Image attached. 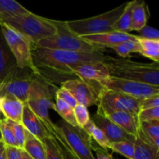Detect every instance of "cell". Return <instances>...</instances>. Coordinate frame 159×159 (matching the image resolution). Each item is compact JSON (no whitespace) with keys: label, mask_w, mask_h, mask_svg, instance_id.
<instances>
[{"label":"cell","mask_w":159,"mask_h":159,"mask_svg":"<svg viewBox=\"0 0 159 159\" xmlns=\"http://www.w3.org/2000/svg\"><path fill=\"white\" fill-rule=\"evenodd\" d=\"M24 150L30 156L34 159H46V154L43 144L26 130Z\"/></svg>","instance_id":"7402d4cb"},{"label":"cell","mask_w":159,"mask_h":159,"mask_svg":"<svg viewBox=\"0 0 159 159\" xmlns=\"http://www.w3.org/2000/svg\"><path fill=\"white\" fill-rule=\"evenodd\" d=\"M148 21L147 12L144 1L135 0L131 12L130 31H139L146 26Z\"/></svg>","instance_id":"44dd1931"},{"label":"cell","mask_w":159,"mask_h":159,"mask_svg":"<svg viewBox=\"0 0 159 159\" xmlns=\"http://www.w3.org/2000/svg\"><path fill=\"white\" fill-rule=\"evenodd\" d=\"M110 77L136 81L159 86L158 63H141L109 56L104 62Z\"/></svg>","instance_id":"7a4b0ae2"},{"label":"cell","mask_w":159,"mask_h":159,"mask_svg":"<svg viewBox=\"0 0 159 159\" xmlns=\"http://www.w3.org/2000/svg\"><path fill=\"white\" fill-rule=\"evenodd\" d=\"M88 43L94 45L96 48L101 50L107 48L111 45L117 44L128 40H137L138 37L134 34H127V33L116 32V31H111V32L103 33V34H93V35H87L81 37Z\"/></svg>","instance_id":"2e32d148"},{"label":"cell","mask_w":159,"mask_h":159,"mask_svg":"<svg viewBox=\"0 0 159 159\" xmlns=\"http://www.w3.org/2000/svg\"><path fill=\"white\" fill-rule=\"evenodd\" d=\"M0 133H1L2 141L6 146L9 147H17L10 120L3 118L0 119Z\"/></svg>","instance_id":"f546056e"},{"label":"cell","mask_w":159,"mask_h":159,"mask_svg":"<svg viewBox=\"0 0 159 159\" xmlns=\"http://www.w3.org/2000/svg\"><path fill=\"white\" fill-rule=\"evenodd\" d=\"M55 98L61 99V100L68 103L72 108H74L78 104L77 101L73 97L72 95L69 93V91H68L64 87H61V88L57 89V92L55 93Z\"/></svg>","instance_id":"d590c367"},{"label":"cell","mask_w":159,"mask_h":159,"mask_svg":"<svg viewBox=\"0 0 159 159\" xmlns=\"http://www.w3.org/2000/svg\"><path fill=\"white\" fill-rule=\"evenodd\" d=\"M107 48L113 49L122 58H126L132 53H140L141 51V47L138 40L124 41L117 44L109 46Z\"/></svg>","instance_id":"83f0119b"},{"label":"cell","mask_w":159,"mask_h":159,"mask_svg":"<svg viewBox=\"0 0 159 159\" xmlns=\"http://www.w3.org/2000/svg\"><path fill=\"white\" fill-rule=\"evenodd\" d=\"M0 159H7L6 158V147L2 141L0 142Z\"/></svg>","instance_id":"60d3db41"},{"label":"cell","mask_w":159,"mask_h":159,"mask_svg":"<svg viewBox=\"0 0 159 159\" xmlns=\"http://www.w3.org/2000/svg\"><path fill=\"white\" fill-rule=\"evenodd\" d=\"M98 110L109 120L119 126L124 131L136 138L139 129V123L138 118L130 113L123 110L112 109L104 104H98Z\"/></svg>","instance_id":"7c38bea8"},{"label":"cell","mask_w":159,"mask_h":159,"mask_svg":"<svg viewBox=\"0 0 159 159\" xmlns=\"http://www.w3.org/2000/svg\"><path fill=\"white\" fill-rule=\"evenodd\" d=\"M25 104H26L33 113L39 118L51 136L56 130L55 124L51 120L49 113L51 109L54 110V103L52 99L44 97L34 98L27 100Z\"/></svg>","instance_id":"e0dca14e"},{"label":"cell","mask_w":159,"mask_h":159,"mask_svg":"<svg viewBox=\"0 0 159 159\" xmlns=\"http://www.w3.org/2000/svg\"><path fill=\"white\" fill-rule=\"evenodd\" d=\"M134 1L127 2V6L124 12L121 14L117 21L113 26V30L116 32L127 33L130 32V25H131V12Z\"/></svg>","instance_id":"d4e9b609"},{"label":"cell","mask_w":159,"mask_h":159,"mask_svg":"<svg viewBox=\"0 0 159 159\" xmlns=\"http://www.w3.org/2000/svg\"><path fill=\"white\" fill-rule=\"evenodd\" d=\"M92 149L96 152V157H95L96 159H113L112 155L108 152V151L102 148L99 146L94 145L93 143V146H92Z\"/></svg>","instance_id":"f35d334b"},{"label":"cell","mask_w":159,"mask_h":159,"mask_svg":"<svg viewBox=\"0 0 159 159\" xmlns=\"http://www.w3.org/2000/svg\"><path fill=\"white\" fill-rule=\"evenodd\" d=\"M36 75L30 69L21 68L15 77L0 84V97L10 95L26 103Z\"/></svg>","instance_id":"9c48e42d"},{"label":"cell","mask_w":159,"mask_h":159,"mask_svg":"<svg viewBox=\"0 0 159 159\" xmlns=\"http://www.w3.org/2000/svg\"><path fill=\"white\" fill-rule=\"evenodd\" d=\"M0 119H1V118H0Z\"/></svg>","instance_id":"ee69618b"},{"label":"cell","mask_w":159,"mask_h":159,"mask_svg":"<svg viewBox=\"0 0 159 159\" xmlns=\"http://www.w3.org/2000/svg\"><path fill=\"white\" fill-rule=\"evenodd\" d=\"M99 103L104 104L115 110L126 111L137 118L141 111L140 99L102 88L99 91Z\"/></svg>","instance_id":"8fae6325"},{"label":"cell","mask_w":159,"mask_h":159,"mask_svg":"<svg viewBox=\"0 0 159 159\" xmlns=\"http://www.w3.org/2000/svg\"><path fill=\"white\" fill-rule=\"evenodd\" d=\"M23 35L34 44L43 39L57 35L58 30L52 20L33 12L19 16L2 23Z\"/></svg>","instance_id":"3957f363"},{"label":"cell","mask_w":159,"mask_h":159,"mask_svg":"<svg viewBox=\"0 0 159 159\" xmlns=\"http://www.w3.org/2000/svg\"><path fill=\"white\" fill-rule=\"evenodd\" d=\"M55 99L56 102L54 103V110L60 115L61 117L62 118V120L72 127H78L72 107H70L68 103L64 102L61 99H57V98H55Z\"/></svg>","instance_id":"4316f807"},{"label":"cell","mask_w":159,"mask_h":159,"mask_svg":"<svg viewBox=\"0 0 159 159\" xmlns=\"http://www.w3.org/2000/svg\"><path fill=\"white\" fill-rule=\"evenodd\" d=\"M108 57L101 51L75 52L32 47L33 61L37 69H51L64 74H70L71 68L81 64L89 62L104 63Z\"/></svg>","instance_id":"6da1fadb"},{"label":"cell","mask_w":159,"mask_h":159,"mask_svg":"<svg viewBox=\"0 0 159 159\" xmlns=\"http://www.w3.org/2000/svg\"><path fill=\"white\" fill-rule=\"evenodd\" d=\"M53 21L58 30L57 35L40 40L33 47L45 48V49L59 50V51H75V52L102 51V50L88 43L81 37L71 34L66 29L64 22L54 21V20Z\"/></svg>","instance_id":"5b68a950"},{"label":"cell","mask_w":159,"mask_h":159,"mask_svg":"<svg viewBox=\"0 0 159 159\" xmlns=\"http://www.w3.org/2000/svg\"><path fill=\"white\" fill-rule=\"evenodd\" d=\"M2 141V137H1V133H0V142Z\"/></svg>","instance_id":"7bdbcfd3"},{"label":"cell","mask_w":159,"mask_h":159,"mask_svg":"<svg viewBox=\"0 0 159 159\" xmlns=\"http://www.w3.org/2000/svg\"><path fill=\"white\" fill-rule=\"evenodd\" d=\"M138 41L141 47V51L139 54H141L144 57L151 59L155 63H158L159 40H148V39L141 38L138 37Z\"/></svg>","instance_id":"603a6c76"},{"label":"cell","mask_w":159,"mask_h":159,"mask_svg":"<svg viewBox=\"0 0 159 159\" xmlns=\"http://www.w3.org/2000/svg\"><path fill=\"white\" fill-rule=\"evenodd\" d=\"M134 159H159V149L135 138Z\"/></svg>","instance_id":"cb8c5ba5"},{"label":"cell","mask_w":159,"mask_h":159,"mask_svg":"<svg viewBox=\"0 0 159 159\" xmlns=\"http://www.w3.org/2000/svg\"><path fill=\"white\" fill-rule=\"evenodd\" d=\"M11 126H12V132H13L14 138L16 142L17 147L20 149H23L24 147L25 140H26V130L22 125V124L12 122L10 120Z\"/></svg>","instance_id":"d6a6232c"},{"label":"cell","mask_w":159,"mask_h":159,"mask_svg":"<svg viewBox=\"0 0 159 159\" xmlns=\"http://www.w3.org/2000/svg\"><path fill=\"white\" fill-rule=\"evenodd\" d=\"M83 129L91 137V138H93L96 141V144H98L99 147L105 149V150L110 149V146L111 143L110 142V141L107 138L105 134L99 127H97L95 125V124L93 122L91 119L87 123L86 125L83 127Z\"/></svg>","instance_id":"484cf974"},{"label":"cell","mask_w":159,"mask_h":159,"mask_svg":"<svg viewBox=\"0 0 159 159\" xmlns=\"http://www.w3.org/2000/svg\"><path fill=\"white\" fill-rule=\"evenodd\" d=\"M134 141H118V142L110 144V149L113 152H116L123 155L127 159H134Z\"/></svg>","instance_id":"f1b7e54d"},{"label":"cell","mask_w":159,"mask_h":159,"mask_svg":"<svg viewBox=\"0 0 159 159\" xmlns=\"http://www.w3.org/2000/svg\"><path fill=\"white\" fill-rule=\"evenodd\" d=\"M138 123L159 121V107L140 111L138 116Z\"/></svg>","instance_id":"e575fe53"},{"label":"cell","mask_w":159,"mask_h":159,"mask_svg":"<svg viewBox=\"0 0 159 159\" xmlns=\"http://www.w3.org/2000/svg\"><path fill=\"white\" fill-rule=\"evenodd\" d=\"M51 136L54 137V138L55 139V141L56 143H57V146H58V148L59 150H60L63 159H75L72 155V154H71V152H70V151L68 150V147H67L66 142L65 141L64 138H62L61 134L59 133L57 127H56L55 131H54V133Z\"/></svg>","instance_id":"836d02e7"},{"label":"cell","mask_w":159,"mask_h":159,"mask_svg":"<svg viewBox=\"0 0 159 159\" xmlns=\"http://www.w3.org/2000/svg\"><path fill=\"white\" fill-rule=\"evenodd\" d=\"M22 125L23 126L26 131L40 140L41 142L45 138L51 137L46 127L43 125L41 121L33 113L32 110L29 108L26 104H24Z\"/></svg>","instance_id":"ac0fdd59"},{"label":"cell","mask_w":159,"mask_h":159,"mask_svg":"<svg viewBox=\"0 0 159 159\" xmlns=\"http://www.w3.org/2000/svg\"><path fill=\"white\" fill-rule=\"evenodd\" d=\"M6 147V158L7 159H21L20 152L21 149L16 147Z\"/></svg>","instance_id":"ab89813d"},{"label":"cell","mask_w":159,"mask_h":159,"mask_svg":"<svg viewBox=\"0 0 159 159\" xmlns=\"http://www.w3.org/2000/svg\"><path fill=\"white\" fill-rule=\"evenodd\" d=\"M56 127L75 158L96 159L92 149L93 141L84 129L72 127L62 120L57 122Z\"/></svg>","instance_id":"8992f818"},{"label":"cell","mask_w":159,"mask_h":159,"mask_svg":"<svg viewBox=\"0 0 159 159\" xmlns=\"http://www.w3.org/2000/svg\"><path fill=\"white\" fill-rule=\"evenodd\" d=\"M24 104L14 96L7 95L0 97V110L5 118L12 122L22 124Z\"/></svg>","instance_id":"d6986e66"},{"label":"cell","mask_w":159,"mask_h":159,"mask_svg":"<svg viewBox=\"0 0 159 159\" xmlns=\"http://www.w3.org/2000/svg\"><path fill=\"white\" fill-rule=\"evenodd\" d=\"M79 79L87 82H99L110 77V73L105 64L102 62H89L76 65L70 71Z\"/></svg>","instance_id":"9a60e30c"},{"label":"cell","mask_w":159,"mask_h":159,"mask_svg":"<svg viewBox=\"0 0 159 159\" xmlns=\"http://www.w3.org/2000/svg\"><path fill=\"white\" fill-rule=\"evenodd\" d=\"M3 37L12 52L17 66L20 68H28L35 74L40 75V71L34 65L32 57V43L28 39L8 26L0 23Z\"/></svg>","instance_id":"52a82bcc"},{"label":"cell","mask_w":159,"mask_h":159,"mask_svg":"<svg viewBox=\"0 0 159 159\" xmlns=\"http://www.w3.org/2000/svg\"><path fill=\"white\" fill-rule=\"evenodd\" d=\"M61 87L69 91L78 103L86 107L99 104L100 90L96 89L93 82H87L78 78L65 81L61 83Z\"/></svg>","instance_id":"30bf717a"},{"label":"cell","mask_w":159,"mask_h":159,"mask_svg":"<svg viewBox=\"0 0 159 159\" xmlns=\"http://www.w3.org/2000/svg\"><path fill=\"white\" fill-rule=\"evenodd\" d=\"M158 107H159V96L140 99V110L141 111Z\"/></svg>","instance_id":"74e56055"},{"label":"cell","mask_w":159,"mask_h":159,"mask_svg":"<svg viewBox=\"0 0 159 159\" xmlns=\"http://www.w3.org/2000/svg\"><path fill=\"white\" fill-rule=\"evenodd\" d=\"M20 157H21V159H34L31 158L24 150L21 149V152H20Z\"/></svg>","instance_id":"b9f144b4"},{"label":"cell","mask_w":159,"mask_h":159,"mask_svg":"<svg viewBox=\"0 0 159 159\" xmlns=\"http://www.w3.org/2000/svg\"><path fill=\"white\" fill-rule=\"evenodd\" d=\"M30 12L28 9L14 0H0V23L19 16Z\"/></svg>","instance_id":"ffe728a7"},{"label":"cell","mask_w":159,"mask_h":159,"mask_svg":"<svg viewBox=\"0 0 159 159\" xmlns=\"http://www.w3.org/2000/svg\"><path fill=\"white\" fill-rule=\"evenodd\" d=\"M45 149L46 159H63L54 137L47 138L42 141Z\"/></svg>","instance_id":"4dcf8cb0"},{"label":"cell","mask_w":159,"mask_h":159,"mask_svg":"<svg viewBox=\"0 0 159 159\" xmlns=\"http://www.w3.org/2000/svg\"><path fill=\"white\" fill-rule=\"evenodd\" d=\"M92 120L94 123L95 125L99 127L107 136L110 142L115 143L118 141H134L135 137L129 134L127 132L124 131L121 127L115 124L114 123L112 122L110 120H109L107 116H104L102 112L97 109L96 114H94L92 117Z\"/></svg>","instance_id":"4fadbf2b"},{"label":"cell","mask_w":159,"mask_h":159,"mask_svg":"<svg viewBox=\"0 0 159 159\" xmlns=\"http://www.w3.org/2000/svg\"><path fill=\"white\" fill-rule=\"evenodd\" d=\"M73 111H74L75 118L76 123H77V126L80 128L83 129V127L86 125L87 123L91 119L88 109L84 105L78 103L73 108Z\"/></svg>","instance_id":"1f68e13d"},{"label":"cell","mask_w":159,"mask_h":159,"mask_svg":"<svg viewBox=\"0 0 159 159\" xmlns=\"http://www.w3.org/2000/svg\"><path fill=\"white\" fill-rule=\"evenodd\" d=\"M97 83L100 85L101 88L123 93L138 99L159 96V86H155L136 81L117 79L110 76Z\"/></svg>","instance_id":"ba28073f"},{"label":"cell","mask_w":159,"mask_h":159,"mask_svg":"<svg viewBox=\"0 0 159 159\" xmlns=\"http://www.w3.org/2000/svg\"><path fill=\"white\" fill-rule=\"evenodd\" d=\"M20 70L5 40L0 25V84L15 77Z\"/></svg>","instance_id":"5bb4252c"},{"label":"cell","mask_w":159,"mask_h":159,"mask_svg":"<svg viewBox=\"0 0 159 159\" xmlns=\"http://www.w3.org/2000/svg\"><path fill=\"white\" fill-rule=\"evenodd\" d=\"M127 6V2L107 12L82 20L64 22L66 29L75 36L81 37L93 34L111 32L113 26L120 18Z\"/></svg>","instance_id":"277c9868"},{"label":"cell","mask_w":159,"mask_h":159,"mask_svg":"<svg viewBox=\"0 0 159 159\" xmlns=\"http://www.w3.org/2000/svg\"><path fill=\"white\" fill-rule=\"evenodd\" d=\"M138 37L141 38L148 39V40H159V32L157 29L152 26L146 25L141 30L138 31Z\"/></svg>","instance_id":"8d00e7d4"}]
</instances>
